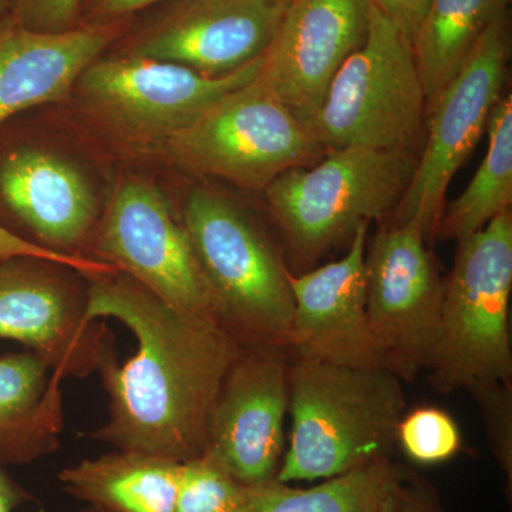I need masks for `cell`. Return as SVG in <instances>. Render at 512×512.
Here are the masks:
<instances>
[{"mask_svg":"<svg viewBox=\"0 0 512 512\" xmlns=\"http://www.w3.org/2000/svg\"><path fill=\"white\" fill-rule=\"evenodd\" d=\"M488 148L483 163L463 194L444 205L434 237L458 239L487 227L511 210L512 204V97L503 96L487 126Z\"/></svg>","mask_w":512,"mask_h":512,"instance_id":"7402d4cb","label":"cell"},{"mask_svg":"<svg viewBox=\"0 0 512 512\" xmlns=\"http://www.w3.org/2000/svg\"><path fill=\"white\" fill-rule=\"evenodd\" d=\"M133 19L43 33L6 15L0 20V126L28 111L64 106L80 74L109 52Z\"/></svg>","mask_w":512,"mask_h":512,"instance_id":"ac0fdd59","label":"cell"},{"mask_svg":"<svg viewBox=\"0 0 512 512\" xmlns=\"http://www.w3.org/2000/svg\"><path fill=\"white\" fill-rule=\"evenodd\" d=\"M373 2L413 42V37L429 8L430 0H373Z\"/></svg>","mask_w":512,"mask_h":512,"instance_id":"f546056e","label":"cell"},{"mask_svg":"<svg viewBox=\"0 0 512 512\" xmlns=\"http://www.w3.org/2000/svg\"><path fill=\"white\" fill-rule=\"evenodd\" d=\"M367 35L342 64L306 130L326 150L346 147L412 151L427 99L412 40L367 0Z\"/></svg>","mask_w":512,"mask_h":512,"instance_id":"ba28073f","label":"cell"},{"mask_svg":"<svg viewBox=\"0 0 512 512\" xmlns=\"http://www.w3.org/2000/svg\"><path fill=\"white\" fill-rule=\"evenodd\" d=\"M104 165L63 113L50 123L36 110L6 121L0 126V229L72 262L84 275L117 271L87 258L113 184L104 183Z\"/></svg>","mask_w":512,"mask_h":512,"instance_id":"7a4b0ae2","label":"cell"},{"mask_svg":"<svg viewBox=\"0 0 512 512\" xmlns=\"http://www.w3.org/2000/svg\"><path fill=\"white\" fill-rule=\"evenodd\" d=\"M262 57L228 76L178 64L104 53L80 74L63 116L109 164L161 167L168 143L225 94L251 83Z\"/></svg>","mask_w":512,"mask_h":512,"instance_id":"3957f363","label":"cell"},{"mask_svg":"<svg viewBox=\"0 0 512 512\" xmlns=\"http://www.w3.org/2000/svg\"><path fill=\"white\" fill-rule=\"evenodd\" d=\"M87 279L73 266L35 255L0 258V338L45 360L62 379H84L114 349L106 323L87 316Z\"/></svg>","mask_w":512,"mask_h":512,"instance_id":"7c38bea8","label":"cell"},{"mask_svg":"<svg viewBox=\"0 0 512 512\" xmlns=\"http://www.w3.org/2000/svg\"><path fill=\"white\" fill-rule=\"evenodd\" d=\"M393 507L394 512H447L436 488L409 467L394 487Z\"/></svg>","mask_w":512,"mask_h":512,"instance_id":"83f0119b","label":"cell"},{"mask_svg":"<svg viewBox=\"0 0 512 512\" xmlns=\"http://www.w3.org/2000/svg\"><path fill=\"white\" fill-rule=\"evenodd\" d=\"M30 500L32 497L28 491L9 476L5 467L0 466V512H16Z\"/></svg>","mask_w":512,"mask_h":512,"instance_id":"4dcf8cb0","label":"cell"},{"mask_svg":"<svg viewBox=\"0 0 512 512\" xmlns=\"http://www.w3.org/2000/svg\"><path fill=\"white\" fill-rule=\"evenodd\" d=\"M165 0H80L79 26L107 25L136 18Z\"/></svg>","mask_w":512,"mask_h":512,"instance_id":"f1b7e54d","label":"cell"},{"mask_svg":"<svg viewBox=\"0 0 512 512\" xmlns=\"http://www.w3.org/2000/svg\"><path fill=\"white\" fill-rule=\"evenodd\" d=\"M195 181L178 215L210 288L218 325L242 346L291 352L293 298L284 249L245 202Z\"/></svg>","mask_w":512,"mask_h":512,"instance_id":"5b68a950","label":"cell"},{"mask_svg":"<svg viewBox=\"0 0 512 512\" xmlns=\"http://www.w3.org/2000/svg\"><path fill=\"white\" fill-rule=\"evenodd\" d=\"M87 258L124 272L180 311L217 322L178 208L146 170L121 168L114 177Z\"/></svg>","mask_w":512,"mask_h":512,"instance_id":"30bf717a","label":"cell"},{"mask_svg":"<svg viewBox=\"0 0 512 512\" xmlns=\"http://www.w3.org/2000/svg\"><path fill=\"white\" fill-rule=\"evenodd\" d=\"M508 56L507 10L488 26L456 76L427 103L426 144L387 224L416 222L427 239H433L448 187L477 147L494 107L503 99Z\"/></svg>","mask_w":512,"mask_h":512,"instance_id":"8fae6325","label":"cell"},{"mask_svg":"<svg viewBox=\"0 0 512 512\" xmlns=\"http://www.w3.org/2000/svg\"><path fill=\"white\" fill-rule=\"evenodd\" d=\"M12 255L43 256V258L53 259V261L62 262V264L70 265L73 266L74 269H77L72 262L59 258V256L49 254V252L40 251V249L32 247V245L25 244V242L19 241V239L6 234L3 229H0V258ZM77 271H79V269H77Z\"/></svg>","mask_w":512,"mask_h":512,"instance_id":"1f68e13d","label":"cell"},{"mask_svg":"<svg viewBox=\"0 0 512 512\" xmlns=\"http://www.w3.org/2000/svg\"><path fill=\"white\" fill-rule=\"evenodd\" d=\"M367 0H293L262 55L256 80L303 126L318 113L333 77L365 42Z\"/></svg>","mask_w":512,"mask_h":512,"instance_id":"2e32d148","label":"cell"},{"mask_svg":"<svg viewBox=\"0 0 512 512\" xmlns=\"http://www.w3.org/2000/svg\"><path fill=\"white\" fill-rule=\"evenodd\" d=\"M370 224L357 228L348 252L301 274L289 271L295 359L339 366H383L366 309ZM384 367V366H383Z\"/></svg>","mask_w":512,"mask_h":512,"instance_id":"e0dca14e","label":"cell"},{"mask_svg":"<svg viewBox=\"0 0 512 512\" xmlns=\"http://www.w3.org/2000/svg\"><path fill=\"white\" fill-rule=\"evenodd\" d=\"M416 222L384 224L366 248V309L384 367L402 382L427 372L439 335L444 278Z\"/></svg>","mask_w":512,"mask_h":512,"instance_id":"4fadbf2b","label":"cell"},{"mask_svg":"<svg viewBox=\"0 0 512 512\" xmlns=\"http://www.w3.org/2000/svg\"><path fill=\"white\" fill-rule=\"evenodd\" d=\"M511 292L510 210L457 241L427 370L434 390L450 394L476 383H512Z\"/></svg>","mask_w":512,"mask_h":512,"instance_id":"52a82bcc","label":"cell"},{"mask_svg":"<svg viewBox=\"0 0 512 512\" xmlns=\"http://www.w3.org/2000/svg\"><path fill=\"white\" fill-rule=\"evenodd\" d=\"M249 488L204 453L184 461L174 512H239Z\"/></svg>","mask_w":512,"mask_h":512,"instance_id":"d4e9b609","label":"cell"},{"mask_svg":"<svg viewBox=\"0 0 512 512\" xmlns=\"http://www.w3.org/2000/svg\"><path fill=\"white\" fill-rule=\"evenodd\" d=\"M183 463L114 450L59 473L63 490L106 512H174Z\"/></svg>","mask_w":512,"mask_h":512,"instance_id":"ffe728a7","label":"cell"},{"mask_svg":"<svg viewBox=\"0 0 512 512\" xmlns=\"http://www.w3.org/2000/svg\"><path fill=\"white\" fill-rule=\"evenodd\" d=\"M403 464L380 461L311 488L274 483L249 488L239 512H373L393 494Z\"/></svg>","mask_w":512,"mask_h":512,"instance_id":"603a6c76","label":"cell"},{"mask_svg":"<svg viewBox=\"0 0 512 512\" xmlns=\"http://www.w3.org/2000/svg\"><path fill=\"white\" fill-rule=\"evenodd\" d=\"M394 491V490H393ZM373 512H394V507H393V494L390 495L389 498H387L386 501H384V503L382 505H380L379 508H376L375 511Z\"/></svg>","mask_w":512,"mask_h":512,"instance_id":"d6a6232c","label":"cell"},{"mask_svg":"<svg viewBox=\"0 0 512 512\" xmlns=\"http://www.w3.org/2000/svg\"><path fill=\"white\" fill-rule=\"evenodd\" d=\"M508 5L510 0H430L412 42L427 103L456 76Z\"/></svg>","mask_w":512,"mask_h":512,"instance_id":"44dd1931","label":"cell"},{"mask_svg":"<svg viewBox=\"0 0 512 512\" xmlns=\"http://www.w3.org/2000/svg\"><path fill=\"white\" fill-rule=\"evenodd\" d=\"M328 153L256 80L215 101L165 148L161 167L194 180L264 192L279 175Z\"/></svg>","mask_w":512,"mask_h":512,"instance_id":"9c48e42d","label":"cell"},{"mask_svg":"<svg viewBox=\"0 0 512 512\" xmlns=\"http://www.w3.org/2000/svg\"><path fill=\"white\" fill-rule=\"evenodd\" d=\"M275 2H278L279 5H282V6H288L289 3L293 2V0H275Z\"/></svg>","mask_w":512,"mask_h":512,"instance_id":"d590c367","label":"cell"},{"mask_svg":"<svg viewBox=\"0 0 512 512\" xmlns=\"http://www.w3.org/2000/svg\"><path fill=\"white\" fill-rule=\"evenodd\" d=\"M289 444L276 481H319L393 460L406 399L383 366L293 359L288 372Z\"/></svg>","mask_w":512,"mask_h":512,"instance_id":"277c9868","label":"cell"},{"mask_svg":"<svg viewBox=\"0 0 512 512\" xmlns=\"http://www.w3.org/2000/svg\"><path fill=\"white\" fill-rule=\"evenodd\" d=\"M110 47L114 55L228 76L264 55L285 6L275 0H165Z\"/></svg>","mask_w":512,"mask_h":512,"instance_id":"5bb4252c","label":"cell"},{"mask_svg":"<svg viewBox=\"0 0 512 512\" xmlns=\"http://www.w3.org/2000/svg\"><path fill=\"white\" fill-rule=\"evenodd\" d=\"M467 392L476 400L485 431L488 446L494 460L507 478V493H512V383H476Z\"/></svg>","mask_w":512,"mask_h":512,"instance_id":"484cf974","label":"cell"},{"mask_svg":"<svg viewBox=\"0 0 512 512\" xmlns=\"http://www.w3.org/2000/svg\"><path fill=\"white\" fill-rule=\"evenodd\" d=\"M74 512H106V511L97 510V508H93V507H86V508H83V510L74 511Z\"/></svg>","mask_w":512,"mask_h":512,"instance_id":"e575fe53","label":"cell"},{"mask_svg":"<svg viewBox=\"0 0 512 512\" xmlns=\"http://www.w3.org/2000/svg\"><path fill=\"white\" fill-rule=\"evenodd\" d=\"M12 2L13 0H0V20L8 15L10 6H12Z\"/></svg>","mask_w":512,"mask_h":512,"instance_id":"836d02e7","label":"cell"},{"mask_svg":"<svg viewBox=\"0 0 512 512\" xmlns=\"http://www.w3.org/2000/svg\"><path fill=\"white\" fill-rule=\"evenodd\" d=\"M416 163L412 151L346 147L279 175L262 194L292 274L348 247L360 225L390 217Z\"/></svg>","mask_w":512,"mask_h":512,"instance_id":"8992f818","label":"cell"},{"mask_svg":"<svg viewBox=\"0 0 512 512\" xmlns=\"http://www.w3.org/2000/svg\"><path fill=\"white\" fill-rule=\"evenodd\" d=\"M291 356L284 349L242 346L218 394L205 453L245 487L274 483L281 470Z\"/></svg>","mask_w":512,"mask_h":512,"instance_id":"9a60e30c","label":"cell"},{"mask_svg":"<svg viewBox=\"0 0 512 512\" xmlns=\"http://www.w3.org/2000/svg\"><path fill=\"white\" fill-rule=\"evenodd\" d=\"M80 0H13L8 15L35 32L63 33L79 26Z\"/></svg>","mask_w":512,"mask_h":512,"instance_id":"4316f807","label":"cell"},{"mask_svg":"<svg viewBox=\"0 0 512 512\" xmlns=\"http://www.w3.org/2000/svg\"><path fill=\"white\" fill-rule=\"evenodd\" d=\"M397 448L417 466H437L460 454L463 434L457 421L440 407L404 412L397 426Z\"/></svg>","mask_w":512,"mask_h":512,"instance_id":"cb8c5ba5","label":"cell"},{"mask_svg":"<svg viewBox=\"0 0 512 512\" xmlns=\"http://www.w3.org/2000/svg\"><path fill=\"white\" fill-rule=\"evenodd\" d=\"M62 383L28 349L0 356V466L32 464L62 446Z\"/></svg>","mask_w":512,"mask_h":512,"instance_id":"d6986e66","label":"cell"},{"mask_svg":"<svg viewBox=\"0 0 512 512\" xmlns=\"http://www.w3.org/2000/svg\"><path fill=\"white\" fill-rule=\"evenodd\" d=\"M86 279L89 319L119 320L137 340L130 359L120 363L113 352L97 370L109 396V421L87 436L178 463L202 456L241 343L217 322L168 305L124 272Z\"/></svg>","mask_w":512,"mask_h":512,"instance_id":"6da1fadb","label":"cell"}]
</instances>
